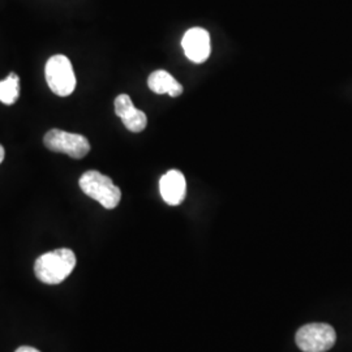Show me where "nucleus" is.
<instances>
[{
	"instance_id": "1",
	"label": "nucleus",
	"mask_w": 352,
	"mask_h": 352,
	"mask_svg": "<svg viewBox=\"0 0 352 352\" xmlns=\"http://www.w3.org/2000/svg\"><path fill=\"white\" fill-rule=\"evenodd\" d=\"M75 266V252L60 248L39 256L34 264V274L42 283L59 285L74 272Z\"/></svg>"
},
{
	"instance_id": "2",
	"label": "nucleus",
	"mask_w": 352,
	"mask_h": 352,
	"mask_svg": "<svg viewBox=\"0 0 352 352\" xmlns=\"http://www.w3.org/2000/svg\"><path fill=\"white\" fill-rule=\"evenodd\" d=\"M78 186L87 196L100 202L106 209H115L122 200L120 188L100 171L90 170L84 173L78 180Z\"/></svg>"
},
{
	"instance_id": "3",
	"label": "nucleus",
	"mask_w": 352,
	"mask_h": 352,
	"mask_svg": "<svg viewBox=\"0 0 352 352\" xmlns=\"http://www.w3.org/2000/svg\"><path fill=\"white\" fill-rule=\"evenodd\" d=\"M45 77L51 91L59 97H68L75 91V71L64 55L51 56L45 67Z\"/></svg>"
},
{
	"instance_id": "4",
	"label": "nucleus",
	"mask_w": 352,
	"mask_h": 352,
	"mask_svg": "<svg viewBox=\"0 0 352 352\" xmlns=\"http://www.w3.org/2000/svg\"><path fill=\"white\" fill-rule=\"evenodd\" d=\"M334 327L324 322L308 324L296 333L295 342L302 352H327L336 344Z\"/></svg>"
},
{
	"instance_id": "5",
	"label": "nucleus",
	"mask_w": 352,
	"mask_h": 352,
	"mask_svg": "<svg viewBox=\"0 0 352 352\" xmlns=\"http://www.w3.org/2000/svg\"><path fill=\"white\" fill-rule=\"evenodd\" d=\"M43 144L49 151L63 153L74 160H82L90 151V144L85 136L60 129L49 131L43 138Z\"/></svg>"
},
{
	"instance_id": "6",
	"label": "nucleus",
	"mask_w": 352,
	"mask_h": 352,
	"mask_svg": "<svg viewBox=\"0 0 352 352\" xmlns=\"http://www.w3.org/2000/svg\"><path fill=\"white\" fill-rule=\"evenodd\" d=\"M182 46L186 56L193 63H204L212 52L210 36L202 28H192L184 34Z\"/></svg>"
},
{
	"instance_id": "7",
	"label": "nucleus",
	"mask_w": 352,
	"mask_h": 352,
	"mask_svg": "<svg viewBox=\"0 0 352 352\" xmlns=\"http://www.w3.org/2000/svg\"><path fill=\"white\" fill-rule=\"evenodd\" d=\"M115 113L122 119L123 124L128 131L133 133L142 132L148 126L146 113L135 107L133 102L128 94H120L113 102Z\"/></svg>"
},
{
	"instance_id": "8",
	"label": "nucleus",
	"mask_w": 352,
	"mask_h": 352,
	"mask_svg": "<svg viewBox=\"0 0 352 352\" xmlns=\"http://www.w3.org/2000/svg\"><path fill=\"white\" fill-rule=\"evenodd\" d=\"M160 192L166 204L180 205L187 195L186 177L177 170L167 171L160 180Z\"/></svg>"
},
{
	"instance_id": "9",
	"label": "nucleus",
	"mask_w": 352,
	"mask_h": 352,
	"mask_svg": "<svg viewBox=\"0 0 352 352\" xmlns=\"http://www.w3.org/2000/svg\"><path fill=\"white\" fill-rule=\"evenodd\" d=\"M148 87L157 94H168L170 97H179L183 93V87L177 82L174 76L164 69L154 71L148 78Z\"/></svg>"
},
{
	"instance_id": "10",
	"label": "nucleus",
	"mask_w": 352,
	"mask_h": 352,
	"mask_svg": "<svg viewBox=\"0 0 352 352\" xmlns=\"http://www.w3.org/2000/svg\"><path fill=\"white\" fill-rule=\"evenodd\" d=\"M20 97V77L16 74H10L3 81H0V102L4 104H13Z\"/></svg>"
},
{
	"instance_id": "11",
	"label": "nucleus",
	"mask_w": 352,
	"mask_h": 352,
	"mask_svg": "<svg viewBox=\"0 0 352 352\" xmlns=\"http://www.w3.org/2000/svg\"><path fill=\"white\" fill-rule=\"evenodd\" d=\"M14 352H41L38 351L37 349H34V347H30V346H21V347H19L17 350Z\"/></svg>"
},
{
	"instance_id": "12",
	"label": "nucleus",
	"mask_w": 352,
	"mask_h": 352,
	"mask_svg": "<svg viewBox=\"0 0 352 352\" xmlns=\"http://www.w3.org/2000/svg\"><path fill=\"white\" fill-rule=\"evenodd\" d=\"M4 157H6V151H4V148L0 145V164L4 161Z\"/></svg>"
}]
</instances>
